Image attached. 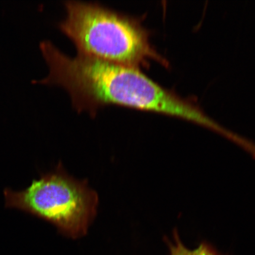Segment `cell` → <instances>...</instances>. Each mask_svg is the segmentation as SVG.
I'll return each instance as SVG.
<instances>
[{"instance_id": "obj_1", "label": "cell", "mask_w": 255, "mask_h": 255, "mask_svg": "<svg viewBox=\"0 0 255 255\" xmlns=\"http://www.w3.org/2000/svg\"><path fill=\"white\" fill-rule=\"evenodd\" d=\"M49 74L33 84L59 85L71 96L79 112L95 116L100 108L116 105L193 121L198 108L167 90L139 69L78 54L65 55L49 40L40 43Z\"/></svg>"}, {"instance_id": "obj_2", "label": "cell", "mask_w": 255, "mask_h": 255, "mask_svg": "<svg viewBox=\"0 0 255 255\" xmlns=\"http://www.w3.org/2000/svg\"><path fill=\"white\" fill-rule=\"evenodd\" d=\"M66 17L59 27L78 54L139 69L150 60L168 62L151 46L141 19L120 13L96 3L65 2Z\"/></svg>"}, {"instance_id": "obj_3", "label": "cell", "mask_w": 255, "mask_h": 255, "mask_svg": "<svg viewBox=\"0 0 255 255\" xmlns=\"http://www.w3.org/2000/svg\"><path fill=\"white\" fill-rule=\"evenodd\" d=\"M4 195L6 208L43 219L72 239L87 234L98 204L97 194L87 182L70 176L61 165L23 190L5 189Z\"/></svg>"}, {"instance_id": "obj_4", "label": "cell", "mask_w": 255, "mask_h": 255, "mask_svg": "<svg viewBox=\"0 0 255 255\" xmlns=\"http://www.w3.org/2000/svg\"><path fill=\"white\" fill-rule=\"evenodd\" d=\"M173 235L174 243L169 241L167 238H164L170 251V255H222L212 245L206 242H202L195 250H189L181 241L177 229H174Z\"/></svg>"}]
</instances>
